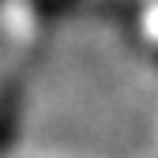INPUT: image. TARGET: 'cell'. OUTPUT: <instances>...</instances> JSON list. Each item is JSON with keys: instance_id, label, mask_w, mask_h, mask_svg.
I'll return each mask as SVG.
<instances>
[{"instance_id": "obj_1", "label": "cell", "mask_w": 158, "mask_h": 158, "mask_svg": "<svg viewBox=\"0 0 158 158\" xmlns=\"http://www.w3.org/2000/svg\"><path fill=\"white\" fill-rule=\"evenodd\" d=\"M19 117H23V83L19 79H4L0 83V154L15 143Z\"/></svg>"}]
</instances>
